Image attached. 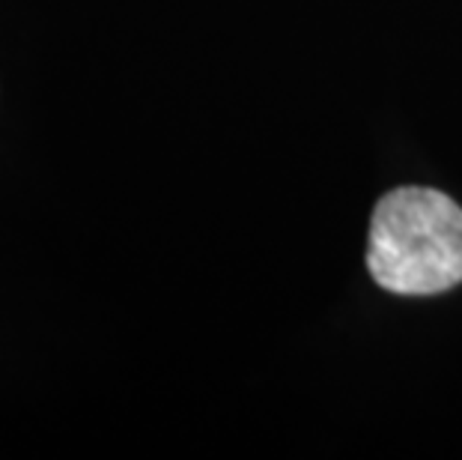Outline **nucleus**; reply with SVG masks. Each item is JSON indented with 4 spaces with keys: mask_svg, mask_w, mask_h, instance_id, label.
I'll use <instances>...</instances> for the list:
<instances>
[{
    "mask_svg": "<svg viewBox=\"0 0 462 460\" xmlns=\"http://www.w3.org/2000/svg\"><path fill=\"white\" fill-rule=\"evenodd\" d=\"M367 269L397 296H436L462 284V207L436 189L406 185L376 203Z\"/></svg>",
    "mask_w": 462,
    "mask_h": 460,
    "instance_id": "nucleus-1",
    "label": "nucleus"
}]
</instances>
